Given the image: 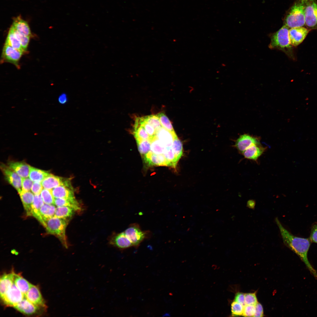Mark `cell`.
Returning a JSON list of instances; mask_svg holds the SVG:
<instances>
[{
  "mask_svg": "<svg viewBox=\"0 0 317 317\" xmlns=\"http://www.w3.org/2000/svg\"><path fill=\"white\" fill-rule=\"evenodd\" d=\"M165 147L162 144L156 136L151 141L150 151L156 154H163Z\"/></svg>",
  "mask_w": 317,
  "mask_h": 317,
  "instance_id": "1f68e13d",
  "label": "cell"
},
{
  "mask_svg": "<svg viewBox=\"0 0 317 317\" xmlns=\"http://www.w3.org/2000/svg\"><path fill=\"white\" fill-rule=\"evenodd\" d=\"M157 115L162 127L172 133H176L171 121L164 113H160Z\"/></svg>",
  "mask_w": 317,
  "mask_h": 317,
  "instance_id": "836d02e7",
  "label": "cell"
},
{
  "mask_svg": "<svg viewBox=\"0 0 317 317\" xmlns=\"http://www.w3.org/2000/svg\"><path fill=\"white\" fill-rule=\"evenodd\" d=\"M76 211L73 208L69 206L57 207L56 208L54 216L59 218L70 219Z\"/></svg>",
  "mask_w": 317,
  "mask_h": 317,
  "instance_id": "f546056e",
  "label": "cell"
},
{
  "mask_svg": "<svg viewBox=\"0 0 317 317\" xmlns=\"http://www.w3.org/2000/svg\"><path fill=\"white\" fill-rule=\"evenodd\" d=\"M176 133H173L163 127L156 131V136L165 148L171 147L175 137Z\"/></svg>",
  "mask_w": 317,
  "mask_h": 317,
  "instance_id": "9a60e30c",
  "label": "cell"
},
{
  "mask_svg": "<svg viewBox=\"0 0 317 317\" xmlns=\"http://www.w3.org/2000/svg\"><path fill=\"white\" fill-rule=\"evenodd\" d=\"M275 221L284 244L299 257L311 274L317 278V272L309 262L307 257L311 242L310 238H303L294 235L284 227L277 217L275 218Z\"/></svg>",
  "mask_w": 317,
  "mask_h": 317,
  "instance_id": "6da1fadb",
  "label": "cell"
},
{
  "mask_svg": "<svg viewBox=\"0 0 317 317\" xmlns=\"http://www.w3.org/2000/svg\"><path fill=\"white\" fill-rule=\"evenodd\" d=\"M14 283L24 295L32 285L20 275L15 273L14 274Z\"/></svg>",
  "mask_w": 317,
  "mask_h": 317,
  "instance_id": "f1b7e54d",
  "label": "cell"
},
{
  "mask_svg": "<svg viewBox=\"0 0 317 317\" xmlns=\"http://www.w3.org/2000/svg\"><path fill=\"white\" fill-rule=\"evenodd\" d=\"M258 144H254L242 152L244 157L249 159L256 160L264 151L263 148Z\"/></svg>",
  "mask_w": 317,
  "mask_h": 317,
  "instance_id": "603a6c76",
  "label": "cell"
},
{
  "mask_svg": "<svg viewBox=\"0 0 317 317\" xmlns=\"http://www.w3.org/2000/svg\"><path fill=\"white\" fill-rule=\"evenodd\" d=\"M44 202L46 204L54 205V198L51 190L43 189L40 194Z\"/></svg>",
  "mask_w": 317,
  "mask_h": 317,
  "instance_id": "74e56055",
  "label": "cell"
},
{
  "mask_svg": "<svg viewBox=\"0 0 317 317\" xmlns=\"http://www.w3.org/2000/svg\"><path fill=\"white\" fill-rule=\"evenodd\" d=\"M289 28L283 26L278 31L272 34L269 47L271 49H277L284 52L288 56L294 59L293 50L289 36Z\"/></svg>",
  "mask_w": 317,
  "mask_h": 317,
  "instance_id": "7a4b0ae2",
  "label": "cell"
},
{
  "mask_svg": "<svg viewBox=\"0 0 317 317\" xmlns=\"http://www.w3.org/2000/svg\"><path fill=\"white\" fill-rule=\"evenodd\" d=\"M50 174L47 171L31 166L29 177L33 182L41 183Z\"/></svg>",
  "mask_w": 317,
  "mask_h": 317,
  "instance_id": "d4e9b609",
  "label": "cell"
},
{
  "mask_svg": "<svg viewBox=\"0 0 317 317\" xmlns=\"http://www.w3.org/2000/svg\"><path fill=\"white\" fill-rule=\"evenodd\" d=\"M112 242L114 245L120 249H126L133 246L124 232L116 235L113 237Z\"/></svg>",
  "mask_w": 317,
  "mask_h": 317,
  "instance_id": "cb8c5ba5",
  "label": "cell"
},
{
  "mask_svg": "<svg viewBox=\"0 0 317 317\" xmlns=\"http://www.w3.org/2000/svg\"><path fill=\"white\" fill-rule=\"evenodd\" d=\"M134 127L133 134L136 142L143 140H150V136L144 128L136 121Z\"/></svg>",
  "mask_w": 317,
  "mask_h": 317,
  "instance_id": "83f0119b",
  "label": "cell"
},
{
  "mask_svg": "<svg viewBox=\"0 0 317 317\" xmlns=\"http://www.w3.org/2000/svg\"><path fill=\"white\" fill-rule=\"evenodd\" d=\"M33 182L29 178H22V191L24 192L30 191L31 190Z\"/></svg>",
  "mask_w": 317,
  "mask_h": 317,
  "instance_id": "b9f144b4",
  "label": "cell"
},
{
  "mask_svg": "<svg viewBox=\"0 0 317 317\" xmlns=\"http://www.w3.org/2000/svg\"><path fill=\"white\" fill-rule=\"evenodd\" d=\"M11 26L13 28L14 34L19 41L24 50L25 52H26L30 37L20 33Z\"/></svg>",
  "mask_w": 317,
  "mask_h": 317,
  "instance_id": "8d00e7d4",
  "label": "cell"
},
{
  "mask_svg": "<svg viewBox=\"0 0 317 317\" xmlns=\"http://www.w3.org/2000/svg\"><path fill=\"white\" fill-rule=\"evenodd\" d=\"M19 194L27 216H32V206L34 194L30 191L24 192L22 190Z\"/></svg>",
  "mask_w": 317,
  "mask_h": 317,
  "instance_id": "ffe728a7",
  "label": "cell"
},
{
  "mask_svg": "<svg viewBox=\"0 0 317 317\" xmlns=\"http://www.w3.org/2000/svg\"><path fill=\"white\" fill-rule=\"evenodd\" d=\"M56 208L53 205L44 204L40 209V213L42 218L44 226L45 221L54 216Z\"/></svg>",
  "mask_w": 317,
  "mask_h": 317,
  "instance_id": "4316f807",
  "label": "cell"
},
{
  "mask_svg": "<svg viewBox=\"0 0 317 317\" xmlns=\"http://www.w3.org/2000/svg\"><path fill=\"white\" fill-rule=\"evenodd\" d=\"M24 297V295L14 283L1 299L6 306L14 307Z\"/></svg>",
  "mask_w": 317,
  "mask_h": 317,
  "instance_id": "ba28073f",
  "label": "cell"
},
{
  "mask_svg": "<svg viewBox=\"0 0 317 317\" xmlns=\"http://www.w3.org/2000/svg\"><path fill=\"white\" fill-rule=\"evenodd\" d=\"M310 239L311 242L317 243V225H314L312 226Z\"/></svg>",
  "mask_w": 317,
  "mask_h": 317,
  "instance_id": "ee69618b",
  "label": "cell"
},
{
  "mask_svg": "<svg viewBox=\"0 0 317 317\" xmlns=\"http://www.w3.org/2000/svg\"><path fill=\"white\" fill-rule=\"evenodd\" d=\"M135 121L144 128L149 135L150 138V141H151L156 136V131L154 128L151 125L145 122L143 117L136 118Z\"/></svg>",
  "mask_w": 317,
  "mask_h": 317,
  "instance_id": "4dcf8cb0",
  "label": "cell"
},
{
  "mask_svg": "<svg viewBox=\"0 0 317 317\" xmlns=\"http://www.w3.org/2000/svg\"><path fill=\"white\" fill-rule=\"evenodd\" d=\"M144 120L152 126L156 131L162 126L157 115H151L143 117Z\"/></svg>",
  "mask_w": 317,
  "mask_h": 317,
  "instance_id": "d6a6232c",
  "label": "cell"
},
{
  "mask_svg": "<svg viewBox=\"0 0 317 317\" xmlns=\"http://www.w3.org/2000/svg\"><path fill=\"white\" fill-rule=\"evenodd\" d=\"M255 306L256 312L254 317H263V310L262 305L260 303L258 302L255 305Z\"/></svg>",
  "mask_w": 317,
  "mask_h": 317,
  "instance_id": "bcb514c9",
  "label": "cell"
},
{
  "mask_svg": "<svg viewBox=\"0 0 317 317\" xmlns=\"http://www.w3.org/2000/svg\"><path fill=\"white\" fill-rule=\"evenodd\" d=\"M245 305H255L257 303V300L255 293L245 294Z\"/></svg>",
  "mask_w": 317,
  "mask_h": 317,
  "instance_id": "ab89813d",
  "label": "cell"
},
{
  "mask_svg": "<svg viewBox=\"0 0 317 317\" xmlns=\"http://www.w3.org/2000/svg\"><path fill=\"white\" fill-rule=\"evenodd\" d=\"M144 157L149 165L168 166L167 161L163 154H155L150 151Z\"/></svg>",
  "mask_w": 317,
  "mask_h": 317,
  "instance_id": "ac0fdd59",
  "label": "cell"
},
{
  "mask_svg": "<svg viewBox=\"0 0 317 317\" xmlns=\"http://www.w3.org/2000/svg\"><path fill=\"white\" fill-rule=\"evenodd\" d=\"M124 232L134 247L138 246L147 237L148 235V232L142 231L139 225L136 223L131 224Z\"/></svg>",
  "mask_w": 317,
  "mask_h": 317,
  "instance_id": "8992f818",
  "label": "cell"
},
{
  "mask_svg": "<svg viewBox=\"0 0 317 317\" xmlns=\"http://www.w3.org/2000/svg\"><path fill=\"white\" fill-rule=\"evenodd\" d=\"M14 307L21 313L27 315L37 314L40 312L42 308H43L34 304L25 297L21 302Z\"/></svg>",
  "mask_w": 317,
  "mask_h": 317,
  "instance_id": "4fadbf2b",
  "label": "cell"
},
{
  "mask_svg": "<svg viewBox=\"0 0 317 317\" xmlns=\"http://www.w3.org/2000/svg\"><path fill=\"white\" fill-rule=\"evenodd\" d=\"M259 144V141L256 138L248 134H244L237 139L235 145L239 151L242 153L251 146Z\"/></svg>",
  "mask_w": 317,
  "mask_h": 317,
  "instance_id": "2e32d148",
  "label": "cell"
},
{
  "mask_svg": "<svg viewBox=\"0 0 317 317\" xmlns=\"http://www.w3.org/2000/svg\"><path fill=\"white\" fill-rule=\"evenodd\" d=\"M43 204L41 195H35L32 206V216L37 219L42 225L43 221L40 215V209Z\"/></svg>",
  "mask_w": 317,
  "mask_h": 317,
  "instance_id": "7402d4cb",
  "label": "cell"
},
{
  "mask_svg": "<svg viewBox=\"0 0 317 317\" xmlns=\"http://www.w3.org/2000/svg\"><path fill=\"white\" fill-rule=\"evenodd\" d=\"M44 188L51 190L60 186H72L69 178H64L50 174L41 182Z\"/></svg>",
  "mask_w": 317,
  "mask_h": 317,
  "instance_id": "8fae6325",
  "label": "cell"
},
{
  "mask_svg": "<svg viewBox=\"0 0 317 317\" xmlns=\"http://www.w3.org/2000/svg\"><path fill=\"white\" fill-rule=\"evenodd\" d=\"M69 219L54 216L46 220L44 226L47 232L58 237L66 248L68 247L65 230Z\"/></svg>",
  "mask_w": 317,
  "mask_h": 317,
  "instance_id": "3957f363",
  "label": "cell"
},
{
  "mask_svg": "<svg viewBox=\"0 0 317 317\" xmlns=\"http://www.w3.org/2000/svg\"><path fill=\"white\" fill-rule=\"evenodd\" d=\"M43 188L41 183L33 182L31 190L34 195H40L43 189Z\"/></svg>",
  "mask_w": 317,
  "mask_h": 317,
  "instance_id": "7bdbcfd3",
  "label": "cell"
},
{
  "mask_svg": "<svg viewBox=\"0 0 317 317\" xmlns=\"http://www.w3.org/2000/svg\"><path fill=\"white\" fill-rule=\"evenodd\" d=\"M14 272L5 274L1 277L0 294L1 298L14 283Z\"/></svg>",
  "mask_w": 317,
  "mask_h": 317,
  "instance_id": "44dd1931",
  "label": "cell"
},
{
  "mask_svg": "<svg viewBox=\"0 0 317 317\" xmlns=\"http://www.w3.org/2000/svg\"><path fill=\"white\" fill-rule=\"evenodd\" d=\"M58 101L59 103L62 104H66L68 101L67 95L65 93L61 94L58 97Z\"/></svg>",
  "mask_w": 317,
  "mask_h": 317,
  "instance_id": "7dc6e473",
  "label": "cell"
},
{
  "mask_svg": "<svg viewBox=\"0 0 317 317\" xmlns=\"http://www.w3.org/2000/svg\"><path fill=\"white\" fill-rule=\"evenodd\" d=\"M244 306L235 301L231 304V314L232 316H242Z\"/></svg>",
  "mask_w": 317,
  "mask_h": 317,
  "instance_id": "f35d334b",
  "label": "cell"
},
{
  "mask_svg": "<svg viewBox=\"0 0 317 317\" xmlns=\"http://www.w3.org/2000/svg\"><path fill=\"white\" fill-rule=\"evenodd\" d=\"M24 297L34 304L45 308L46 305L38 288L32 285Z\"/></svg>",
  "mask_w": 317,
  "mask_h": 317,
  "instance_id": "5bb4252c",
  "label": "cell"
},
{
  "mask_svg": "<svg viewBox=\"0 0 317 317\" xmlns=\"http://www.w3.org/2000/svg\"><path fill=\"white\" fill-rule=\"evenodd\" d=\"M54 205L57 207L67 206L71 207L76 211L80 210L81 209L80 205H76L68 200L62 198H54Z\"/></svg>",
  "mask_w": 317,
  "mask_h": 317,
  "instance_id": "e575fe53",
  "label": "cell"
},
{
  "mask_svg": "<svg viewBox=\"0 0 317 317\" xmlns=\"http://www.w3.org/2000/svg\"><path fill=\"white\" fill-rule=\"evenodd\" d=\"M255 312V305H246L244 306L242 316L245 317H254Z\"/></svg>",
  "mask_w": 317,
  "mask_h": 317,
  "instance_id": "60d3db41",
  "label": "cell"
},
{
  "mask_svg": "<svg viewBox=\"0 0 317 317\" xmlns=\"http://www.w3.org/2000/svg\"><path fill=\"white\" fill-rule=\"evenodd\" d=\"M54 198H62L68 200L73 203L80 205L75 199L72 186H60L51 190Z\"/></svg>",
  "mask_w": 317,
  "mask_h": 317,
  "instance_id": "30bf717a",
  "label": "cell"
},
{
  "mask_svg": "<svg viewBox=\"0 0 317 317\" xmlns=\"http://www.w3.org/2000/svg\"><path fill=\"white\" fill-rule=\"evenodd\" d=\"M11 26L20 33L31 37L32 35L27 22L18 16L13 19Z\"/></svg>",
  "mask_w": 317,
  "mask_h": 317,
  "instance_id": "d6986e66",
  "label": "cell"
},
{
  "mask_svg": "<svg viewBox=\"0 0 317 317\" xmlns=\"http://www.w3.org/2000/svg\"><path fill=\"white\" fill-rule=\"evenodd\" d=\"M24 53L5 44L2 50L1 62H8L20 68L19 60Z\"/></svg>",
  "mask_w": 317,
  "mask_h": 317,
  "instance_id": "52a82bcc",
  "label": "cell"
},
{
  "mask_svg": "<svg viewBox=\"0 0 317 317\" xmlns=\"http://www.w3.org/2000/svg\"><path fill=\"white\" fill-rule=\"evenodd\" d=\"M234 301L245 306V294L241 292L237 293L235 294Z\"/></svg>",
  "mask_w": 317,
  "mask_h": 317,
  "instance_id": "f6af8a7d",
  "label": "cell"
},
{
  "mask_svg": "<svg viewBox=\"0 0 317 317\" xmlns=\"http://www.w3.org/2000/svg\"><path fill=\"white\" fill-rule=\"evenodd\" d=\"M310 30L303 27L291 28L289 30V36L291 45L296 47L301 43L305 39Z\"/></svg>",
  "mask_w": 317,
  "mask_h": 317,
  "instance_id": "7c38bea8",
  "label": "cell"
},
{
  "mask_svg": "<svg viewBox=\"0 0 317 317\" xmlns=\"http://www.w3.org/2000/svg\"><path fill=\"white\" fill-rule=\"evenodd\" d=\"M285 25L290 28L305 25L304 7L301 0H297L291 6L285 19Z\"/></svg>",
  "mask_w": 317,
  "mask_h": 317,
  "instance_id": "277c9868",
  "label": "cell"
},
{
  "mask_svg": "<svg viewBox=\"0 0 317 317\" xmlns=\"http://www.w3.org/2000/svg\"><path fill=\"white\" fill-rule=\"evenodd\" d=\"M5 44L8 45L19 51L25 52L18 39L16 36L13 28L9 29Z\"/></svg>",
  "mask_w": 317,
  "mask_h": 317,
  "instance_id": "484cf974",
  "label": "cell"
},
{
  "mask_svg": "<svg viewBox=\"0 0 317 317\" xmlns=\"http://www.w3.org/2000/svg\"><path fill=\"white\" fill-rule=\"evenodd\" d=\"M8 166L22 178L29 176L31 166L23 161L9 162Z\"/></svg>",
  "mask_w": 317,
  "mask_h": 317,
  "instance_id": "e0dca14e",
  "label": "cell"
},
{
  "mask_svg": "<svg viewBox=\"0 0 317 317\" xmlns=\"http://www.w3.org/2000/svg\"><path fill=\"white\" fill-rule=\"evenodd\" d=\"M136 143L139 153L143 156L150 150L151 141L149 140H143Z\"/></svg>",
  "mask_w": 317,
  "mask_h": 317,
  "instance_id": "d590c367",
  "label": "cell"
},
{
  "mask_svg": "<svg viewBox=\"0 0 317 317\" xmlns=\"http://www.w3.org/2000/svg\"><path fill=\"white\" fill-rule=\"evenodd\" d=\"M304 7L305 25L310 30H317V1L301 0Z\"/></svg>",
  "mask_w": 317,
  "mask_h": 317,
  "instance_id": "5b68a950",
  "label": "cell"
},
{
  "mask_svg": "<svg viewBox=\"0 0 317 317\" xmlns=\"http://www.w3.org/2000/svg\"><path fill=\"white\" fill-rule=\"evenodd\" d=\"M0 168L6 180L16 189L18 193H20L22 190V178L8 165L2 163Z\"/></svg>",
  "mask_w": 317,
  "mask_h": 317,
  "instance_id": "9c48e42d",
  "label": "cell"
}]
</instances>
